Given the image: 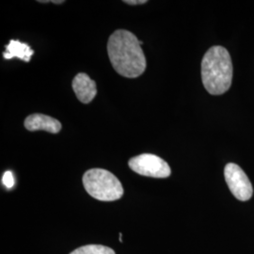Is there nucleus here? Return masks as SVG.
<instances>
[{"label": "nucleus", "instance_id": "3", "mask_svg": "<svg viewBox=\"0 0 254 254\" xmlns=\"http://www.w3.org/2000/svg\"><path fill=\"white\" fill-rule=\"evenodd\" d=\"M83 186L92 198L113 201L124 195V188L118 178L107 170L91 169L83 175Z\"/></svg>", "mask_w": 254, "mask_h": 254}, {"label": "nucleus", "instance_id": "5", "mask_svg": "<svg viewBox=\"0 0 254 254\" xmlns=\"http://www.w3.org/2000/svg\"><path fill=\"white\" fill-rule=\"evenodd\" d=\"M225 181L228 188L237 200H249L254 194V189L244 171L235 163H229L224 169Z\"/></svg>", "mask_w": 254, "mask_h": 254}, {"label": "nucleus", "instance_id": "7", "mask_svg": "<svg viewBox=\"0 0 254 254\" xmlns=\"http://www.w3.org/2000/svg\"><path fill=\"white\" fill-rule=\"evenodd\" d=\"M24 126L28 131L43 130L52 134H58L62 130V124L60 121L40 113L27 116Z\"/></svg>", "mask_w": 254, "mask_h": 254}, {"label": "nucleus", "instance_id": "8", "mask_svg": "<svg viewBox=\"0 0 254 254\" xmlns=\"http://www.w3.org/2000/svg\"><path fill=\"white\" fill-rule=\"evenodd\" d=\"M34 54V51L27 44H23L19 41L10 40L9 45L6 46V52L3 54L5 60H11L18 58L20 60L28 63Z\"/></svg>", "mask_w": 254, "mask_h": 254}, {"label": "nucleus", "instance_id": "10", "mask_svg": "<svg viewBox=\"0 0 254 254\" xmlns=\"http://www.w3.org/2000/svg\"><path fill=\"white\" fill-rule=\"evenodd\" d=\"M2 183L4 184V186L7 189H11L14 186V178H13V174L10 171H7L6 173L3 174L2 177Z\"/></svg>", "mask_w": 254, "mask_h": 254}, {"label": "nucleus", "instance_id": "11", "mask_svg": "<svg viewBox=\"0 0 254 254\" xmlns=\"http://www.w3.org/2000/svg\"><path fill=\"white\" fill-rule=\"evenodd\" d=\"M124 2L128 5H141V4H146L148 1H146V0H126Z\"/></svg>", "mask_w": 254, "mask_h": 254}, {"label": "nucleus", "instance_id": "9", "mask_svg": "<svg viewBox=\"0 0 254 254\" xmlns=\"http://www.w3.org/2000/svg\"><path fill=\"white\" fill-rule=\"evenodd\" d=\"M70 254H116L109 247L103 245H86L74 250Z\"/></svg>", "mask_w": 254, "mask_h": 254}, {"label": "nucleus", "instance_id": "1", "mask_svg": "<svg viewBox=\"0 0 254 254\" xmlns=\"http://www.w3.org/2000/svg\"><path fill=\"white\" fill-rule=\"evenodd\" d=\"M141 45L135 34L126 29H118L109 37V61L119 74L136 78L145 72L147 63Z\"/></svg>", "mask_w": 254, "mask_h": 254}, {"label": "nucleus", "instance_id": "4", "mask_svg": "<svg viewBox=\"0 0 254 254\" xmlns=\"http://www.w3.org/2000/svg\"><path fill=\"white\" fill-rule=\"evenodd\" d=\"M128 164L133 172L147 177L167 178L172 174L169 164L155 154L136 155L131 158Z\"/></svg>", "mask_w": 254, "mask_h": 254}, {"label": "nucleus", "instance_id": "6", "mask_svg": "<svg viewBox=\"0 0 254 254\" xmlns=\"http://www.w3.org/2000/svg\"><path fill=\"white\" fill-rule=\"evenodd\" d=\"M77 99L83 104H90L96 96V83L85 73H77L72 83Z\"/></svg>", "mask_w": 254, "mask_h": 254}, {"label": "nucleus", "instance_id": "2", "mask_svg": "<svg viewBox=\"0 0 254 254\" xmlns=\"http://www.w3.org/2000/svg\"><path fill=\"white\" fill-rule=\"evenodd\" d=\"M233 79V64L226 48H209L201 61V80L212 95H220L230 89Z\"/></svg>", "mask_w": 254, "mask_h": 254}, {"label": "nucleus", "instance_id": "12", "mask_svg": "<svg viewBox=\"0 0 254 254\" xmlns=\"http://www.w3.org/2000/svg\"><path fill=\"white\" fill-rule=\"evenodd\" d=\"M52 3H54V4H63V3H64V0H55V1H51Z\"/></svg>", "mask_w": 254, "mask_h": 254}]
</instances>
